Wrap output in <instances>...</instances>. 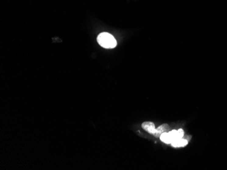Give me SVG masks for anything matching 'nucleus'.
Here are the masks:
<instances>
[{
	"instance_id": "f257e3e1",
	"label": "nucleus",
	"mask_w": 227,
	"mask_h": 170,
	"mask_svg": "<svg viewBox=\"0 0 227 170\" xmlns=\"http://www.w3.org/2000/svg\"><path fill=\"white\" fill-rule=\"evenodd\" d=\"M97 42L103 48L107 49L114 48L117 45L116 40L115 39L114 36L106 32L99 35L97 37Z\"/></svg>"
},
{
	"instance_id": "f03ea898",
	"label": "nucleus",
	"mask_w": 227,
	"mask_h": 170,
	"mask_svg": "<svg viewBox=\"0 0 227 170\" xmlns=\"http://www.w3.org/2000/svg\"><path fill=\"white\" fill-rule=\"evenodd\" d=\"M141 127H142L144 130L146 131L147 132H148L152 135H154L156 131H157V129L155 128V125L152 122H144L143 123L142 125H141Z\"/></svg>"
},
{
	"instance_id": "7ed1b4c3",
	"label": "nucleus",
	"mask_w": 227,
	"mask_h": 170,
	"mask_svg": "<svg viewBox=\"0 0 227 170\" xmlns=\"http://www.w3.org/2000/svg\"><path fill=\"white\" fill-rule=\"evenodd\" d=\"M169 134L171 137V138H172V142H173V141H175V140H176L182 138L184 135V132L183 130L179 129V130H173L172 131H170L169 132Z\"/></svg>"
},
{
	"instance_id": "20e7f679",
	"label": "nucleus",
	"mask_w": 227,
	"mask_h": 170,
	"mask_svg": "<svg viewBox=\"0 0 227 170\" xmlns=\"http://www.w3.org/2000/svg\"><path fill=\"white\" fill-rule=\"evenodd\" d=\"M188 143V141L187 140H186L184 138H180L178 140H176L175 141H173L171 144L173 146V147H184V146H186Z\"/></svg>"
},
{
	"instance_id": "39448f33",
	"label": "nucleus",
	"mask_w": 227,
	"mask_h": 170,
	"mask_svg": "<svg viewBox=\"0 0 227 170\" xmlns=\"http://www.w3.org/2000/svg\"><path fill=\"white\" fill-rule=\"evenodd\" d=\"M169 127L167 124L161 125V126H159V127L157 129V131H156V133H155L154 136L155 137H157V138L160 137L162 134L164 133V132H167V131H169Z\"/></svg>"
},
{
	"instance_id": "423d86ee",
	"label": "nucleus",
	"mask_w": 227,
	"mask_h": 170,
	"mask_svg": "<svg viewBox=\"0 0 227 170\" xmlns=\"http://www.w3.org/2000/svg\"><path fill=\"white\" fill-rule=\"evenodd\" d=\"M160 139L162 142L165 144H172V140L169 134V132H164L161 135Z\"/></svg>"
}]
</instances>
